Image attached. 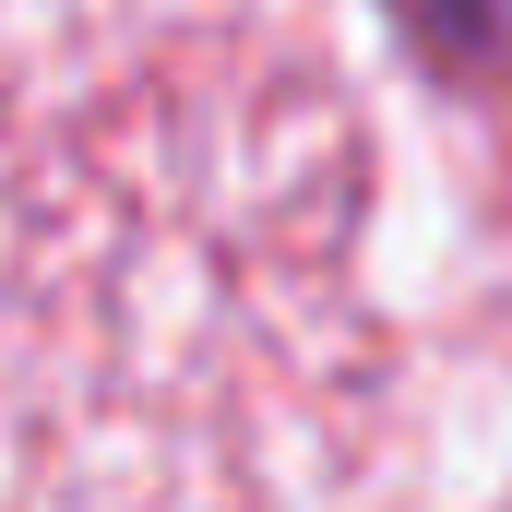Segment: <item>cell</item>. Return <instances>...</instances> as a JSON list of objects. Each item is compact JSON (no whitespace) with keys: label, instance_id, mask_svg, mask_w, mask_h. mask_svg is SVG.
<instances>
[{"label":"cell","instance_id":"6da1fadb","mask_svg":"<svg viewBox=\"0 0 512 512\" xmlns=\"http://www.w3.org/2000/svg\"><path fill=\"white\" fill-rule=\"evenodd\" d=\"M382 12L405 24V48L429 72H453V84L512 72V0H382Z\"/></svg>","mask_w":512,"mask_h":512}]
</instances>
